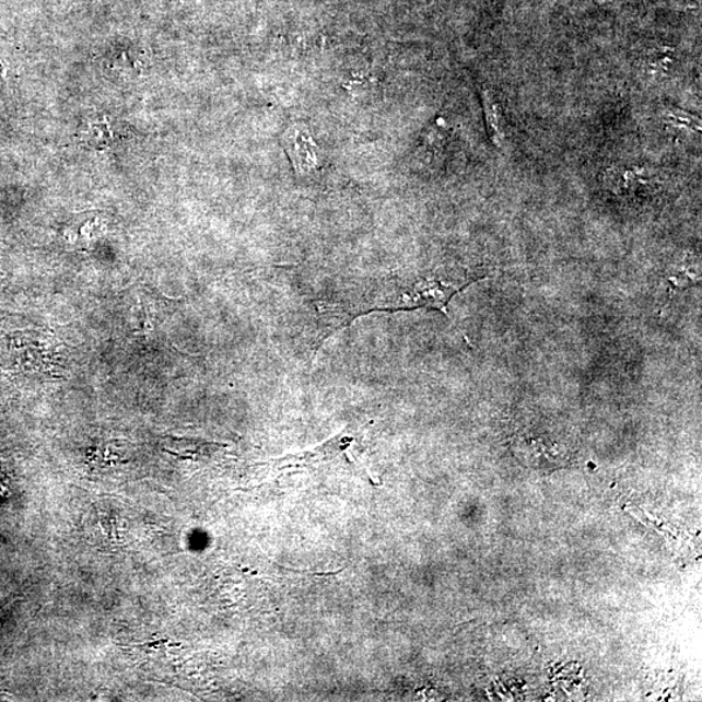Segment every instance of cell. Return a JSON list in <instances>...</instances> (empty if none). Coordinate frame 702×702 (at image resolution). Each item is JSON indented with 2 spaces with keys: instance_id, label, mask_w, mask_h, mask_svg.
<instances>
[{
  "instance_id": "1",
  "label": "cell",
  "mask_w": 702,
  "mask_h": 702,
  "mask_svg": "<svg viewBox=\"0 0 702 702\" xmlns=\"http://www.w3.org/2000/svg\"><path fill=\"white\" fill-rule=\"evenodd\" d=\"M374 289V291H353L340 297L316 302L319 313V335L316 337L315 354L323 343L337 330L349 327L360 316L376 312H403L429 307L444 309L454 294L460 291V284H449L436 278H426L412 285H396Z\"/></svg>"
},
{
  "instance_id": "2",
  "label": "cell",
  "mask_w": 702,
  "mask_h": 702,
  "mask_svg": "<svg viewBox=\"0 0 702 702\" xmlns=\"http://www.w3.org/2000/svg\"><path fill=\"white\" fill-rule=\"evenodd\" d=\"M282 144L300 175H309L319 168L320 148L307 128L302 126L289 128L282 137Z\"/></svg>"
},
{
  "instance_id": "3",
  "label": "cell",
  "mask_w": 702,
  "mask_h": 702,
  "mask_svg": "<svg viewBox=\"0 0 702 702\" xmlns=\"http://www.w3.org/2000/svg\"><path fill=\"white\" fill-rule=\"evenodd\" d=\"M652 172L644 167L611 168L607 174V183L612 191L635 192L655 184Z\"/></svg>"
},
{
  "instance_id": "4",
  "label": "cell",
  "mask_w": 702,
  "mask_h": 702,
  "mask_svg": "<svg viewBox=\"0 0 702 702\" xmlns=\"http://www.w3.org/2000/svg\"><path fill=\"white\" fill-rule=\"evenodd\" d=\"M484 113L488 129H490L491 139L499 148L504 142V117H502L501 106L495 101L491 92L483 93Z\"/></svg>"
},
{
  "instance_id": "5",
  "label": "cell",
  "mask_w": 702,
  "mask_h": 702,
  "mask_svg": "<svg viewBox=\"0 0 702 702\" xmlns=\"http://www.w3.org/2000/svg\"><path fill=\"white\" fill-rule=\"evenodd\" d=\"M664 120L672 128L692 130V132H699L700 130V120L698 117L683 112V109H669V112L665 114Z\"/></svg>"
}]
</instances>
